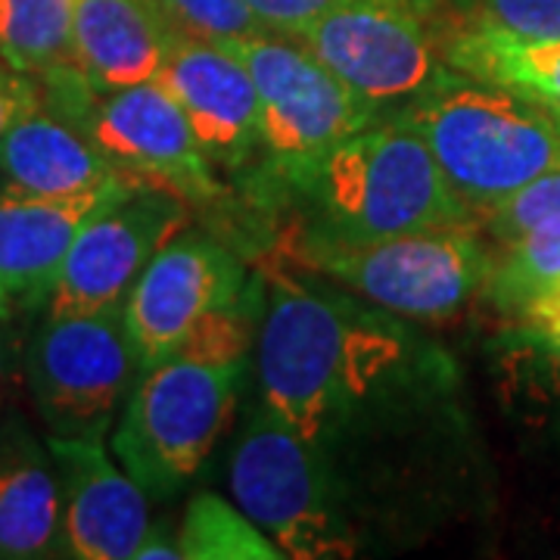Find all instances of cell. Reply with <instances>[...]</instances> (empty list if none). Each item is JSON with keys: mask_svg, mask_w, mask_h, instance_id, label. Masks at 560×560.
<instances>
[{"mask_svg": "<svg viewBox=\"0 0 560 560\" xmlns=\"http://www.w3.org/2000/svg\"><path fill=\"white\" fill-rule=\"evenodd\" d=\"M0 172L7 184L40 197H75L121 178L119 168L75 125L44 106L0 138Z\"/></svg>", "mask_w": 560, "mask_h": 560, "instance_id": "18", "label": "cell"}, {"mask_svg": "<svg viewBox=\"0 0 560 560\" xmlns=\"http://www.w3.org/2000/svg\"><path fill=\"white\" fill-rule=\"evenodd\" d=\"M62 555V499L57 464L25 420L0 418V558Z\"/></svg>", "mask_w": 560, "mask_h": 560, "instance_id": "16", "label": "cell"}, {"mask_svg": "<svg viewBox=\"0 0 560 560\" xmlns=\"http://www.w3.org/2000/svg\"><path fill=\"white\" fill-rule=\"evenodd\" d=\"M62 499V555L135 560L150 526L147 492L116 464L103 436H47Z\"/></svg>", "mask_w": 560, "mask_h": 560, "instance_id": "13", "label": "cell"}, {"mask_svg": "<svg viewBox=\"0 0 560 560\" xmlns=\"http://www.w3.org/2000/svg\"><path fill=\"white\" fill-rule=\"evenodd\" d=\"M523 320V334L560 368V302L558 305H536L517 315Z\"/></svg>", "mask_w": 560, "mask_h": 560, "instance_id": "29", "label": "cell"}, {"mask_svg": "<svg viewBox=\"0 0 560 560\" xmlns=\"http://www.w3.org/2000/svg\"><path fill=\"white\" fill-rule=\"evenodd\" d=\"M175 97L200 150L219 168H241L259 147V91L228 47L172 35L156 75Z\"/></svg>", "mask_w": 560, "mask_h": 560, "instance_id": "14", "label": "cell"}, {"mask_svg": "<svg viewBox=\"0 0 560 560\" xmlns=\"http://www.w3.org/2000/svg\"><path fill=\"white\" fill-rule=\"evenodd\" d=\"M138 374L121 308L47 315L25 342V389L50 436H106Z\"/></svg>", "mask_w": 560, "mask_h": 560, "instance_id": "9", "label": "cell"}, {"mask_svg": "<svg viewBox=\"0 0 560 560\" xmlns=\"http://www.w3.org/2000/svg\"><path fill=\"white\" fill-rule=\"evenodd\" d=\"M399 3H408V7H415L420 13H427V10L433 7V0H399Z\"/></svg>", "mask_w": 560, "mask_h": 560, "instance_id": "32", "label": "cell"}, {"mask_svg": "<svg viewBox=\"0 0 560 560\" xmlns=\"http://www.w3.org/2000/svg\"><path fill=\"white\" fill-rule=\"evenodd\" d=\"M16 312H20V305L13 302V296L0 287V320H10L16 318Z\"/></svg>", "mask_w": 560, "mask_h": 560, "instance_id": "31", "label": "cell"}, {"mask_svg": "<svg viewBox=\"0 0 560 560\" xmlns=\"http://www.w3.org/2000/svg\"><path fill=\"white\" fill-rule=\"evenodd\" d=\"M187 221V200L160 184L140 180L81 228L47 296V315L62 318L121 308L140 271L165 243L178 237Z\"/></svg>", "mask_w": 560, "mask_h": 560, "instance_id": "11", "label": "cell"}, {"mask_svg": "<svg viewBox=\"0 0 560 560\" xmlns=\"http://www.w3.org/2000/svg\"><path fill=\"white\" fill-rule=\"evenodd\" d=\"M560 283V224L523 234L517 241L501 243L486 296L499 308L521 315L529 302Z\"/></svg>", "mask_w": 560, "mask_h": 560, "instance_id": "22", "label": "cell"}, {"mask_svg": "<svg viewBox=\"0 0 560 560\" xmlns=\"http://www.w3.org/2000/svg\"><path fill=\"white\" fill-rule=\"evenodd\" d=\"M243 265L231 249L202 234H184L162 246L140 271L121 305L125 334L140 371L175 355L206 315L237 305Z\"/></svg>", "mask_w": 560, "mask_h": 560, "instance_id": "12", "label": "cell"}, {"mask_svg": "<svg viewBox=\"0 0 560 560\" xmlns=\"http://www.w3.org/2000/svg\"><path fill=\"white\" fill-rule=\"evenodd\" d=\"M138 178H113L75 197H40L0 184V287L20 308H40L79 231L121 200Z\"/></svg>", "mask_w": 560, "mask_h": 560, "instance_id": "15", "label": "cell"}, {"mask_svg": "<svg viewBox=\"0 0 560 560\" xmlns=\"http://www.w3.org/2000/svg\"><path fill=\"white\" fill-rule=\"evenodd\" d=\"M180 558L187 560H278L275 541L241 511V504L200 492L178 526Z\"/></svg>", "mask_w": 560, "mask_h": 560, "instance_id": "21", "label": "cell"}, {"mask_svg": "<svg viewBox=\"0 0 560 560\" xmlns=\"http://www.w3.org/2000/svg\"><path fill=\"white\" fill-rule=\"evenodd\" d=\"M40 106V81L0 62V138Z\"/></svg>", "mask_w": 560, "mask_h": 560, "instance_id": "28", "label": "cell"}, {"mask_svg": "<svg viewBox=\"0 0 560 560\" xmlns=\"http://www.w3.org/2000/svg\"><path fill=\"white\" fill-rule=\"evenodd\" d=\"M399 359V340L302 283H278L259 334L261 405L320 445L371 381Z\"/></svg>", "mask_w": 560, "mask_h": 560, "instance_id": "1", "label": "cell"}, {"mask_svg": "<svg viewBox=\"0 0 560 560\" xmlns=\"http://www.w3.org/2000/svg\"><path fill=\"white\" fill-rule=\"evenodd\" d=\"M305 190L324 224L318 241L368 243L436 228H474L430 147L399 116L374 119L334 147Z\"/></svg>", "mask_w": 560, "mask_h": 560, "instance_id": "3", "label": "cell"}, {"mask_svg": "<svg viewBox=\"0 0 560 560\" xmlns=\"http://www.w3.org/2000/svg\"><path fill=\"white\" fill-rule=\"evenodd\" d=\"M296 40L377 113L415 103L452 72L423 13L399 0H352Z\"/></svg>", "mask_w": 560, "mask_h": 560, "instance_id": "10", "label": "cell"}, {"mask_svg": "<svg viewBox=\"0 0 560 560\" xmlns=\"http://www.w3.org/2000/svg\"><path fill=\"white\" fill-rule=\"evenodd\" d=\"M560 224V168L545 172L536 180L521 187L514 197L501 202L495 212H489L477 224L499 243L517 241L523 234L558 228Z\"/></svg>", "mask_w": 560, "mask_h": 560, "instance_id": "24", "label": "cell"}, {"mask_svg": "<svg viewBox=\"0 0 560 560\" xmlns=\"http://www.w3.org/2000/svg\"><path fill=\"white\" fill-rule=\"evenodd\" d=\"M38 81L40 106L75 125L121 175L160 184L187 202H212L221 194L215 165L156 79L101 94L72 62Z\"/></svg>", "mask_w": 560, "mask_h": 560, "instance_id": "5", "label": "cell"}, {"mask_svg": "<svg viewBox=\"0 0 560 560\" xmlns=\"http://www.w3.org/2000/svg\"><path fill=\"white\" fill-rule=\"evenodd\" d=\"M25 386V340L16 318L0 320V418H7Z\"/></svg>", "mask_w": 560, "mask_h": 560, "instance_id": "27", "label": "cell"}, {"mask_svg": "<svg viewBox=\"0 0 560 560\" xmlns=\"http://www.w3.org/2000/svg\"><path fill=\"white\" fill-rule=\"evenodd\" d=\"M246 361L172 355L140 371L131 386L113 455L147 492L168 501L180 492L234 420Z\"/></svg>", "mask_w": 560, "mask_h": 560, "instance_id": "4", "label": "cell"}, {"mask_svg": "<svg viewBox=\"0 0 560 560\" xmlns=\"http://www.w3.org/2000/svg\"><path fill=\"white\" fill-rule=\"evenodd\" d=\"M477 22L523 38H560V0H480Z\"/></svg>", "mask_w": 560, "mask_h": 560, "instance_id": "25", "label": "cell"}, {"mask_svg": "<svg viewBox=\"0 0 560 560\" xmlns=\"http://www.w3.org/2000/svg\"><path fill=\"white\" fill-rule=\"evenodd\" d=\"M396 116L430 147L474 228L529 180L560 168V128L541 103L455 69Z\"/></svg>", "mask_w": 560, "mask_h": 560, "instance_id": "2", "label": "cell"}, {"mask_svg": "<svg viewBox=\"0 0 560 560\" xmlns=\"http://www.w3.org/2000/svg\"><path fill=\"white\" fill-rule=\"evenodd\" d=\"M221 47L256 81L259 143L268 160L302 190L334 147L377 119V109L355 97L300 40L249 35L224 40Z\"/></svg>", "mask_w": 560, "mask_h": 560, "instance_id": "6", "label": "cell"}, {"mask_svg": "<svg viewBox=\"0 0 560 560\" xmlns=\"http://www.w3.org/2000/svg\"><path fill=\"white\" fill-rule=\"evenodd\" d=\"M180 560L178 536H172L165 529V523H153L147 526L143 539H140L138 551H135V560Z\"/></svg>", "mask_w": 560, "mask_h": 560, "instance_id": "30", "label": "cell"}, {"mask_svg": "<svg viewBox=\"0 0 560 560\" xmlns=\"http://www.w3.org/2000/svg\"><path fill=\"white\" fill-rule=\"evenodd\" d=\"M545 109H548V106H545ZM548 113L555 116V121H558V128H560V109H548Z\"/></svg>", "mask_w": 560, "mask_h": 560, "instance_id": "33", "label": "cell"}, {"mask_svg": "<svg viewBox=\"0 0 560 560\" xmlns=\"http://www.w3.org/2000/svg\"><path fill=\"white\" fill-rule=\"evenodd\" d=\"M172 35L224 44L268 35L246 0H150Z\"/></svg>", "mask_w": 560, "mask_h": 560, "instance_id": "23", "label": "cell"}, {"mask_svg": "<svg viewBox=\"0 0 560 560\" xmlns=\"http://www.w3.org/2000/svg\"><path fill=\"white\" fill-rule=\"evenodd\" d=\"M231 492L283 558H352L355 536L320 470L318 445L265 405L231 458Z\"/></svg>", "mask_w": 560, "mask_h": 560, "instance_id": "7", "label": "cell"}, {"mask_svg": "<svg viewBox=\"0 0 560 560\" xmlns=\"http://www.w3.org/2000/svg\"><path fill=\"white\" fill-rule=\"evenodd\" d=\"M442 57L460 75L560 109V38H523L474 20L442 47Z\"/></svg>", "mask_w": 560, "mask_h": 560, "instance_id": "19", "label": "cell"}, {"mask_svg": "<svg viewBox=\"0 0 560 560\" xmlns=\"http://www.w3.org/2000/svg\"><path fill=\"white\" fill-rule=\"evenodd\" d=\"M168 38L150 0H75L72 62L101 94L156 79Z\"/></svg>", "mask_w": 560, "mask_h": 560, "instance_id": "17", "label": "cell"}, {"mask_svg": "<svg viewBox=\"0 0 560 560\" xmlns=\"http://www.w3.org/2000/svg\"><path fill=\"white\" fill-rule=\"evenodd\" d=\"M75 0H0V62L44 79L72 66Z\"/></svg>", "mask_w": 560, "mask_h": 560, "instance_id": "20", "label": "cell"}, {"mask_svg": "<svg viewBox=\"0 0 560 560\" xmlns=\"http://www.w3.org/2000/svg\"><path fill=\"white\" fill-rule=\"evenodd\" d=\"M308 265L405 318H448L486 290L495 256L474 228L415 231L386 241L305 246Z\"/></svg>", "mask_w": 560, "mask_h": 560, "instance_id": "8", "label": "cell"}, {"mask_svg": "<svg viewBox=\"0 0 560 560\" xmlns=\"http://www.w3.org/2000/svg\"><path fill=\"white\" fill-rule=\"evenodd\" d=\"M246 3L268 35L296 40L312 22H318L320 16L334 13L337 7H346L352 0H246Z\"/></svg>", "mask_w": 560, "mask_h": 560, "instance_id": "26", "label": "cell"}]
</instances>
